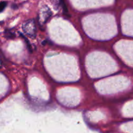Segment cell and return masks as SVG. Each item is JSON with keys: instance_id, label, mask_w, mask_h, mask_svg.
I'll list each match as a JSON object with an SVG mask.
<instances>
[{"instance_id": "cell-1", "label": "cell", "mask_w": 133, "mask_h": 133, "mask_svg": "<svg viewBox=\"0 0 133 133\" xmlns=\"http://www.w3.org/2000/svg\"><path fill=\"white\" fill-rule=\"evenodd\" d=\"M23 32L29 37L34 38L36 37V24L33 19H30L25 21L22 25Z\"/></svg>"}, {"instance_id": "cell-2", "label": "cell", "mask_w": 133, "mask_h": 133, "mask_svg": "<svg viewBox=\"0 0 133 133\" xmlns=\"http://www.w3.org/2000/svg\"><path fill=\"white\" fill-rule=\"evenodd\" d=\"M52 15V12L51 9L47 5L42 6L38 12V22L40 25H42L46 23L48 19Z\"/></svg>"}, {"instance_id": "cell-3", "label": "cell", "mask_w": 133, "mask_h": 133, "mask_svg": "<svg viewBox=\"0 0 133 133\" xmlns=\"http://www.w3.org/2000/svg\"><path fill=\"white\" fill-rule=\"evenodd\" d=\"M51 2L52 5H53V6H54L55 9H57V10H58V9H59L60 6H61V5H63V7H64V10H65V11H67V8H66V6H65L64 5V3L63 0H50Z\"/></svg>"}, {"instance_id": "cell-4", "label": "cell", "mask_w": 133, "mask_h": 133, "mask_svg": "<svg viewBox=\"0 0 133 133\" xmlns=\"http://www.w3.org/2000/svg\"><path fill=\"white\" fill-rule=\"evenodd\" d=\"M6 6V2L5 1H1L0 2V12H2L5 9V8Z\"/></svg>"}, {"instance_id": "cell-5", "label": "cell", "mask_w": 133, "mask_h": 133, "mask_svg": "<svg viewBox=\"0 0 133 133\" xmlns=\"http://www.w3.org/2000/svg\"><path fill=\"white\" fill-rule=\"evenodd\" d=\"M5 36H6V38H12L14 37V34L11 33L10 31H8V32L6 31V32H5Z\"/></svg>"}]
</instances>
